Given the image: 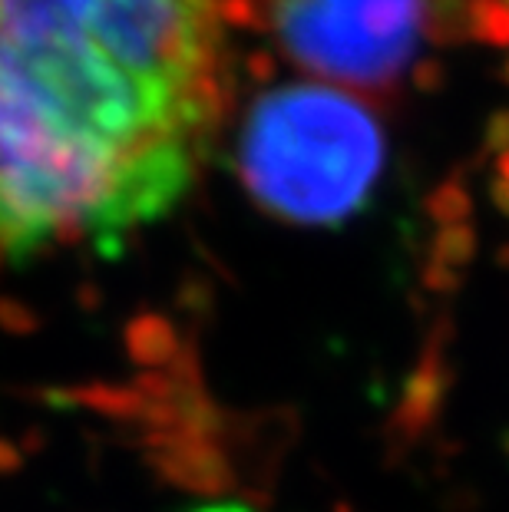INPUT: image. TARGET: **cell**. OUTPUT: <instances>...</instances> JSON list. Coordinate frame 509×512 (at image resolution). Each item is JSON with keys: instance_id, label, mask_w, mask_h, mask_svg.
<instances>
[{"instance_id": "3", "label": "cell", "mask_w": 509, "mask_h": 512, "mask_svg": "<svg viewBox=\"0 0 509 512\" xmlns=\"http://www.w3.org/2000/svg\"><path fill=\"white\" fill-rule=\"evenodd\" d=\"M268 14L301 67L377 86L414 57L424 0H268Z\"/></svg>"}, {"instance_id": "1", "label": "cell", "mask_w": 509, "mask_h": 512, "mask_svg": "<svg viewBox=\"0 0 509 512\" xmlns=\"http://www.w3.org/2000/svg\"><path fill=\"white\" fill-rule=\"evenodd\" d=\"M222 86L219 0H0V258L162 219Z\"/></svg>"}, {"instance_id": "4", "label": "cell", "mask_w": 509, "mask_h": 512, "mask_svg": "<svg viewBox=\"0 0 509 512\" xmlns=\"http://www.w3.org/2000/svg\"><path fill=\"white\" fill-rule=\"evenodd\" d=\"M215 512H219V509H215ZM222 512H225V509H222Z\"/></svg>"}, {"instance_id": "2", "label": "cell", "mask_w": 509, "mask_h": 512, "mask_svg": "<svg viewBox=\"0 0 509 512\" xmlns=\"http://www.w3.org/2000/svg\"><path fill=\"white\" fill-rule=\"evenodd\" d=\"M242 179L288 222L334 225L371 199L384 143L374 116L321 86H281L245 119Z\"/></svg>"}]
</instances>
